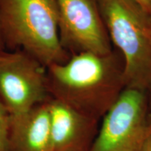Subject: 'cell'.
Wrapping results in <instances>:
<instances>
[{"mask_svg": "<svg viewBox=\"0 0 151 151\" xmlns=\"http://www.w3.org/2000/svg\"><path fill=\"white\" fill-rule=\"evenodd\" d=\"M47 87L51 98L99 120L125 89L123 60L113 50L71 55L47 67Z\"/></svg>", "mask_w": 151, "mask_h": 151, "instance_id": "1", "label": "cell"}, {"mask_svg": "<svg viewBox=\"0 0 151 151\" xmlns=\"http://www.w3.org/2000/svg\"><path fill=\"white\" fill-rule=\"evenodd\" d=\"M0 29L4 46L46 67L71 57L60 42L57 0H0Z\"/></svg>", "mask_w": 151, "mask_h": 151, "instance_id": "2", "label": "cell"}, {"mask_svg": "<svg viewBox=\"0 0 151 151\" xmlns=\"http://www.w3.org/2000/svg\"><path fill=\"white\" fill-rule=\"evenodd\" d=\"M111 43L124 63L126 88L146 91L151 76V16L135 0H97Z\"/></svg>", "mask_w": 151, "mask_h": 151, "instance_id": "3", "label": "cell"}, {"mask_svg": "<svg viewBox=\"0 0 151 151\" xmlns=\"http://www.w3.org/2000/svg\"><path fill=\"white\" fill-rule=\"evenodd\" d=\"M150 132L146 91L125 88L102 118L90 151H141Z\"/></svg>", "mask_w": 151, "mask_h": 151, "instance_id": "4", "label": "cell"}, {"mask_svg": "<svg viewBox=\"0 0 151 151\" xmlns=\"http://www.w3.org/2000/svg\"><path fill=\"white\" fill-rule=\"evenodd\" d=\"M47 67L20 50L0 52V99L11 117L50 99Z\"/></svg>", "mask_w": 151, "mask_h": 151, "instance_id": "5", "label": "cell"}, {"mask_svg": "<svg viewBox=\"0 0 151 151\" xmlns=\"http://www.w3.org/2000/svg\"><path fill=\"white\" fill-rule=\"evenodd\" d=\"M60 42L70 55L113 51L97 0H57Z\"/></svg>", "mask_w": 151, "mask_h": 151, "instance_id": "6", "label": "cell"}, {"mask_svg": "<svg viewBox=\"0 0 151 151\" xmlns=\"http://www.w3.org/2000/svg\"><path fill=\"white\" fill-rule=\"evenodd\" d=\"M50 151H90L97 120L50 97Z\"/></svg>", "mask_w": 151, "mask_h": 151, "instance_id": "7", "label": "cell"}, {"mask_svg": "<svg viewBox=\"0 0 151 151\" xmlns=\"http://www.w3.org/2000/svg\"><path fill=\"white\" fill-rule=\"evenodd\" d=\"M48 100L27 113L10 116L6 151H50Z\"/></svg>", "mask_w": 151, "mask_h": 151, "instance_id": "8", "label": "cell"}, {"mask_svg": "<svg viewBox=\"0 0 151 151\" xmlns=\"http://www.w3.org/2000/svg\"><path fill=\"white\" fill-rule=\"evenodd\" d=\"M10 115L0 99V151H6Z\"/></svg>", "mask_w": 151, "mask_h": 151, "instance_id": "9", "label": "cell"}, {"mask_svg": "<svg viewBox=\"0 0 151 151\" xmlns=\"http://www.w3.org/2000/svg\"><path fill=\"white\" fill-rule=\"evenodd\" d=\"M146 94L147 97V107H148V122L151 127V76L148 81V86L146 89Z\"/></svg>", "mask_w": 151, "mask_h": 151, "instance_id": "10", "label": "cell"}, {"mask_svg": "<svg viewBox=\"0 0 151 151\" xmlns=\"http://www.w3.org/2000/svg\"><path fill=\"white\" fill-rule=\"evenodd\" d=\"M139 3L147 11L151 14V0H135Z\"/></svg>", "mask_w": 151, "mask_h": 151, "instance_id": "11", "label": "cell"}, {"mask_svg": "<svg viewBox=\"0 0 151 151\" xmlns=\"http://www.w3.org/2000/svg\"><path fill=\"white\" fill-rule=\"evenodd\" d=\"M141 151H151V132L147 137L146 141L142 147Z\"/></svg>", "mask_w": 151, "mask_h": 151, "instance_id": "12", "label": "cell"}, {"mask_svg": "<svg viewBox=\"0 0 151 151\" xmlns=\"http://www.w3.org/2000/svg\"><path fill=\"white\" fill-rule=\"evenodd\" d=\"M4 47H5L2 35H1V29H0V52L4 50Z\"/></svg>", "mask_w": 151, "mask_h": 151, "instance_id": "13", "label": "cell"}, {"mask_svg": "<svg viewBox=\"0 0 151 151\" xmlns=\"http://www.w3.org/2000/svg\"><path fill=\"white\" fill-rule=\"evenodd\" d=\"M150 16H151V14H150Z\"/></svg>", "mask_w": 151, "mask_h": 151, "instance_id": "14", "label": "cell"}]
</instances>
